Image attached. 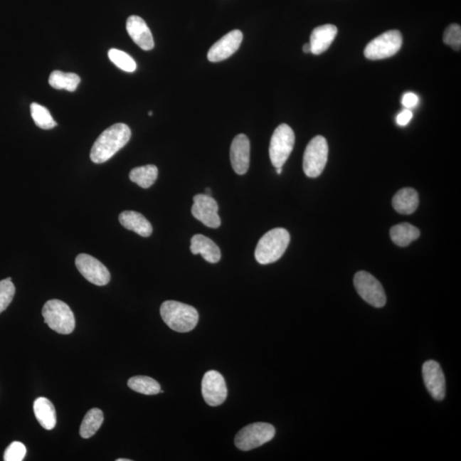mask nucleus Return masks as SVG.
Returning a JSON list of instances; mask_svg holds the SVG:
<instances>
[{
    "label": "nucleus",
    "instance_id": "1",
    "mask_svg": "<svg viewBox=\"0 0 461 461\" xmlns=\"http://www.w3.org/2000/svg\"><path fill=\"white\" fill-rule=\"evenodd\" d=\"M130 138L131 130L126 124L117 123L107 128L92 145L91 160L94 164H104L125 147Z\"/></svg>",
    "mask_w": 461,
    "mask_h": 461
},
{
    "label": "nucleus",
    "instance_id": "2",
    "mask_svg": "<svg viewBox=\"0 0 461 461\" xmlns=\"http://www.w3.org/2000/svg\"><path fill=\"white\" fill-rule=\"evenodd\" d=\"M166 326L177 332H189L198 323V313L195 307L177 301H166L160 309Z\"/></svg>",
    "mask_w": 461,
    "mask_h": 461
},
{
    "label": "nucleus",
    "instance_id": "3",
    "mask_svg": "<svg viewBox=\"0 0 461 461\" xmlns=\"http://www.w3.org/2000/svg\"><path fill=\"white\" fill-rule=\"evenodd\" d=\"M290 240V233L284 228L269 231L260 239L255 248V258L260 264L277 262L285 254Z\"/></svg>",
    "mask_w": 461,
    "mask_h": 461
},
{
    "label": "nucleus",
    "instance_id": "4",
    "mask_svg": "<svg viewBox=\"0 0 461 461\" xmlns=\"http://www.w3.org/2000/svg\"><path fill=\"white\" fill-rule=\"evenodd\" d=\"M45 323L59 334H70L75 327V319L70 307L57 299L46 302L42 309Z\"/></svg>",
    "mask_w": 461,
    "mask_h": 461
},
{
    "label": "nucleus",
    "instance_id": "5",
    "mask_svg": "<svg viewBox=\"0 0 461 461\" xmlns=\"http://www.w3.org/2000/svg\"><path fill=\"white\" fill-rule=\"evenodd\" d=\"M275 428L268 423H253L239 430L235 445L242 451H250L263 446L275 438Z\"/></svg>",
    "mask_w": 461,
    "mask_h": 461
},
{
    "label": "nucleus",
    "instance_id": "6",
    "mask_svg": "<svg viewBox=\"0 0 461 461\" xmlns=\"http://www.w3.org/2000/svg\"><path fill=\"white\" fill-rule=\"evenodd\" d=\"M328 144L322 136H316L307 145L303 156V171L309 178H317L322 174L328 158Z\"/></svg>",
    "mask_w": 461,
    "mask_h": 461
},
{
    "label": "nucleus",
    "instance_id": "7",
    "mask_svg": "<svg viewBox=\"0 0 461 461\" xmlns=\"http://www.w3.org/2000/svg\"><path fill=\"white\" fill-rule=\"evenodd\" d=\"M295 134L287 124H281L273 132L271 138L269 156L275 168H282L292 152Z\"/></svg>",
    "mask_w": 461,
    "mask_h": 461
},
{
    "label": "nucleus",
    "instance_id": "8",
    "mask_svg": "<svg viewBox=\"0 0 461 461\" xmlns=\"http://www.w3.org/2000/svg\"><path fill=\"white\" fill-rule=\"evenodd\" d=\"M401 45H403L401 33L398 30H390L369 43L364 51V55L370 60L391 58L398 53Z\"/></svg>",
    "mask_w": 461,
    "mask_h": 461
},
{
    "label": "nucleus",
    "instance_id": "9",
    "mask_svg": "<svg viewBox=\"0 0 461 461\" xmlns=\"http://www.w3.org/2000/svg\"><path fill=\"white\" fill-rule=\"evenodd\" d=\"M354 287L363 300L375 307H383L386 303V295L380 282L371 273L360 271L354 275Z\"/></svg>",
    "mask_w": 461,
    "mask_h": 461
},
{
    "label": "nucleus",
    "instance_id": "10",
    "mask_svg": "<svg viewBox=\"0 0 461 461\" xmlns=\"http://www.w3.org/2000/svg\"><path fill=\"white\" fill-rule=\"evenodd\" d=\"M75 266L85 280L93 285L104 286L110 280V273L100 260L88 254H80L75 259Z\"/></svg>",
    "mask_w": 461,
    "mask_h": 461
},
{
    "label": "nucleus",
    "instance_id": "11",
    "mask_svg": "<svg viewBox=\"0 0 461 461\" xmlns=\"http://www.w3.org/2000/svg\"><path fill=\"white\" fill-rule=\"evenodd\" d=\"M194 203L191 207L192 216L208 228H219L221 221L218 215L219 207L216 199L206 194H198L194 196Z\"/></svg>",
    "mask_w": 461,
    "mask_h": 461
},
{
    "label": "nucleus",
    "instance_id": "12",
    "mask_svg": "<svg viewBox=\"0 0 461 461\" xmlns=\"http://www.w3.org/2000/svg\"><path fill=\"white\" fill-rule=\"evenodd\" d=\"M202 394L206 403L216 407L224 403L228 396L225 379L219 371H208L202 381Z\"/></svg>",
    "mask_w": 461,
    "mask_h": 461
},
{
    "label": "nucleus",
    "instance_id": "13",
    "mask_svg": "<svg viewBox=\"0 0 461 461\" xmlns=\"http://www.w3.org/2000/svg\"><path fill=\"white\" fill-rule=\"evenodd\" d=\"M423 379L427 391L435 400L442 401L446 396V381L439 363L427 361L422 367Z\"/></svg>",
    "mask_w": 461,
    "mask_h": 461
},
{
    "label": "nucleus",
    "instance_id": "14",
    "mask_svg": "<svg viewBox=\"0 0 461 461\" xmlns=\"http://www.w3.org/2000/svg\"><path fill=\"white\" fill-rule=\"evenodd\" d=\"M243 41L240 30L235 29L226 33L220 41L213 45L208 53V61L218 63L228 59L236 53Z\"/></svg>",
    "mask_w": 461,
    "mask_h": 461
},
{
    "label": "nucleus",
    "instance_id": "15",
    "mask_svg": "<svg viewBox=\"0 0 461 461\" xmlns=\"http://www.w3.org/2000/svg\"><path fill=\"white\" fill-rule=\"evenodd\" d=\"M230 159L235 173L243 175L250 166V143L245 134L235 137L230 149Z\"/></svg>",
    "mask_w": 461,
    "mask_h": 461
},
{
    "label": "nucleus",
    "instance_id": "16",
    "mask_svg": "<svg viewBox=\"0 0 461 461\" xmlns=\"http://www.w3.org/2000/svg\"><path fill=\"white\" fill-rule=\"evenodd\" d=\"M127 31L132 40L144 51H151L155 43L151 30L143 18L138 16H131L127 21Z\"/></svg>",
    "mask_w": 461,
    "mask_h": 461
},
{
    "label": "nucleus",
    "instance_id": "17",
    "mask_svg": "<svg viewBox=\"0 0 461 461\" xmlns=\"http://www.w3.org/2000/svg\"><path fill=\"white\" fill-rule=\"evenodd\" d=\"M337 33L336 26L324 24L313 30L310 36L311 53L319 55L326 51L335 40Z\"/></svg>",
    "mask_w": 461,
    "mask_h": 461
},
{
    "label": "nucleus",
    "instance_id": "18",
    "mask_svg": "<svg viewBox=\"0 0 461 461\" xmlns=\"http://www.w3.org/2000/svg\"><path fill=\"white\" fill-rule=\"evenodd\" d=\"M191 251L194 255H202L208 263H217L221 258L220 248L211 238L196 234L191 238Z\"/></svg>",
    "mask_w": 461,
    "mask_h": 461
},
{
    "label": "nucleus",
    "instance_id": "19",
    "mask_svg": "<svg viewBox=\"0 0 461 461\" xmlns=\"http://www.w3.org/2000/svg\"><path fill=\"white\" fill-rule=\"evenodd\" d=\"M119 221L124 228L147 238L152 233V226L149 221L140 213L135 211H124L119 216Z\"/></svg>",
    "mask_w": 461,
    "mask_h": 461
},
{
    "label": "nucleus",
    "instance_id": "20",
    "mask_svg": "<svg viewBox=\"0 0 461 461\" xmlns=\"http://www.w3.org/2000/svg\"><path fill=\"white\" fill-rule=\"evenodd\" d=\"M33 412L43 428L51 430L57 424V414L51 401L45 397H40L34 401Z\"/></svg>",
    "mask_w": 461,
    "mask_h": 461
},
{
    "label": "nucleus",
    "instance_id": "21",
    "mask_svg": "<svg viewBox=\"0 0 461 461\" xmlns=\"http://www.w3.org/2000/svg\"><path fill=\"white\" fill-rule=\"evenodd\" d=\"M418 203V192L413 188H403L394 196L392 205L401 215H410L416 211Z\"/></svg>",
    "mask_w": 461,
    "mask_h": 461
},
{
    "label": "nucleus",
    "instance_id": "22",
    "mask_svg": "<svg viewBox=\"0 0 461 461\" xmlns=\"http://www.w3.org/2000/svg\"><path fill=\"white\" fill-rule=\"evenodd\" d=\"M390 233L393 243L400 247L408 246L420 236V230L409 223H401L393 226Z\"/></svg>",
    "mask_w": 461,
    "mask_h": 461
},
{
    "label": "nucleus",
    "instance_id": "23",
    "mask_svg": "<svg viewBox=\"0 0 461 461\" xmlns=\"http://www.w3.org/2000/svg\"><path fill=\"white\" fill-rule=\"evenodd\" d=\"M80 83V76L74 73L55 70L51 72L49 77L51 87L58 90H67L68 92H75Z\"/></svg>",
    "mask_w": 461,
    "mask_h": 461
},
{
    "label": "nucleus",
    "instance_id": "24",
    "mask_svg": "<svg viewBox=\"0 0 461 461\" xmlns=\"http://www.w3.org/2000/svg\"><path fill=\"white\" fill-rule=\"evenodd\" d=\"M104 422V413L98 408L89 410L85 414L80 428V437L83 438H92L100 430Z\"/></svg>",
    "mask_w": 461,
    "mask_h": 461
},
{
    "label": "nucleus",
    "instance_id": "25",
    "mask_svg": "<svg viewBox=\"0 0 461 461\" xmlns=\"http://www.w3.org/2000/svg\"><path fill=\"white\" fill-rule=\"evenodd\" d=\"M158 169L155 165L138 166L131 170L129 179L144 189L151 187L157 181Z\"/></svg>",
    "mask_w": 461,
    "mask_h": 461
},
{
    "label": "nucleus",
    "instance_id": "26",
    "mask_svg": "<svg viewBox=\"0 0 461 461\" xmlns=\"http://www.w3.org/2000/svg\"><path fill=\"white\" fill-rule=\"evenodd\" d=\"M127 386L131 390L147 396L157 395L161 392L160 384L147 376H135L128 380Z\"/></svg>",
    "mask_w": 461,
    "mask_h": 461
},
{
    "label": "nucleus",
    "instance_id": "27",
    "mask_svg": "<svg viewBox=\"0 0 461 461\" xmlns=\"http://www.w3.org/2000/svg\"><path fill=\"white\" fill-rule=\"evenodd\" d=\"M30 110H31V115L36 125L41 129H51V128L57 126V122L54 121L50 111L46 107L33 102L30 105Z\"/></svg>",
    "mask_w": 461,
    "mask_h": 461
},
{
    "label": "nucleus",
    "instance_id": "28",
    "mask_svg": "<svg viewBox=\"0 0 461 461\" xmlns=\"http://www.w3.org/2000/svg\"><path fill=\"white\" fill-rule=\"evenodd\" d=\"M109 58L115 66L121 68L122 70L132 73L136 70L137 64L134 59L122 51L110 49L108 53Z\"/></svg>",
    "mask_w": 461,
    "mask_h": 461
},
{
    "label": "nucleus",
    "instance_id": "29",
    "mask_svg": "<svg viewBox=\"0 0 461 461\" xmlns=\"http://www.w3.org/2000/svg\"><path fill=\"white\" fill-rule=\"evenodd\" d=\"M16 288L11 277L0 281V314L6 310L15 296Z\"/></svg>",
    "mask_w": 461,
    "mask_h": 461
},
{
    "label": "nucleus",
    "instance_id": "30",
    "mask_svg": "<svg viewBox=\"0 0 461 461\" xmlns=\"http://www.w3.org/2000/svg\"><path fill=\"white\" fill-rule=\"evenodd\" d=\"M443 41L447 46L456 51H460L461 47V28L458 24L448 26L443 34Z\"/></svg>",
    "mask_w": 461,
    "mask_h": 461
},
{
    "label": "nucleus",
    "instance_id": "31",
    "mask_svg": "<svg viewBox=\"0 0 461 461\" xmlns=\"http://www.w3.org/2000/svg\"><path fill=\"white\" fill-rule=\"evenodd\" d=\"M27 452L23 443L14 442L6 448L4 455V461H21Z\"/></svg>",
    "mask_w": 461,
    "mask_h": 461
},
{
    "label": "nucleus",
    "instance_id": "32",
    "mask_svg": "<svg viewBox=\"0 0 461 461\" xmlns=\"http://www.w3.org/2000/svg\"><path fill=\"white\" fill-rule=\"evenodd\" d=\"M418 97L413 92L405 93L403 97V100H401V104L408 110L414 108L418 105Z\"/></svg>",
    "mask_w": 461,
    "mask_h": 461
},
{
    "label": "nucleus",
    "instance_id": "33",
    "mask_svg": "<svg viewBox=\"0 0 461 461\" xmlns=\"http://www.w3.org/2000/svg\"><path fill=\"white\" fill-rule=\"evenodd\" d=\"M412 118V111L408 109H406L401 111V112L398 115H397L396 123L401 127L407 126L409 122L411 121Z\"/></svg>",
    "mask_w": 461,
    "mask_h": 461
},
{
    "label": "nucleus",
    "instance_id": "34",
    "mask_svg": "<svg viewBox=\"0 0 461 461\" xmlns=\"http://www.w3.org/2000/svg\"><path fill=\"white\" fill-rule=\"evenodd\" d=\"M303 51H304L305 53H311L310 44H305L304 46H303Z\"/></svg>",
    "mask_w": 461,
    "mask_h": 461
},
{
    "label": "nucleus",
    "instance_id": "35",
    "mask_svg": "<svg viewBox=\"0 0 461 461\" xmlns=\"http://www.w3.org/2000/svg\"><path fill=\"white\" fill-rule=\"evenodd\" d=\"M206 195L211 196V189H209V188H207L206 189Z\"/></svg>",
    "mask_w": 461,
    "mask_h": 461
},
{
    "label": "nucleus",
    "instance_id": "36",
    "mask_svg": "<svg viewBox=\"0 0 461 461\" xmlns=\"http://www.w3.org/2000/svg\"><path fill=\"white\" fill-rule=\"evenodd\" d=\"M276 172L277 174H281L282 173V168H277L276 169Z\"/></svg>",
    "mask_w": 461,
    "mask_h": 461
},
{
    "label": "nucleus",
    "instance_id": "37",
    "mask_svg": "<svg viewBox=\"0 0 461 461\" xmlns=\"http://www.w3.org/2000/svg\"><path fill=\"white\" fill-rule=\"evenodd\" d=\"M130 460H128V459H118V460H117V461H130Z\"/></svg>",
    "mask_w": 461,
    "mask_h": 461
},
{
    "label": "nucleus",
    "instance_id": "38",
    "mask_svg": "<svg viewBox=\"0 0 461 461\" xmlns=\"http://www.w3.org/2000/svg\"><path fill=\"white\" fill-rule=\"evenodd\" d=\"M149 117H152V111H149Z\"/></svg>",
    "mask_w": 461,
    "mask_h": 461
}]
</instances>
